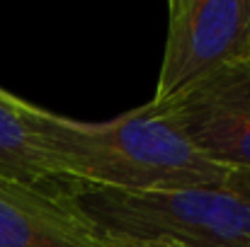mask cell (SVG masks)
I'll list each match as a JSON object with an SVG mask.
<instances>
[{
  "label": "cell",
  "instance_id": "6da1fadb",
  "mask_svg": "<svg viewBox=\"0 0 250 247\" xmlns=\"http://www.w3.org/2000/svg\"><path fill=\"white\" fill-rule=\"evenodd\" d=\"M42 146L56 187L63 182L114 191H170L221 187L211 165L167 119L144 104L109 121H76L42 112Z\"/></svg>",
  "mask_w": 250,
  "mask_h": 247
},
{
  "label": "cell",
  "instance_id": "7a4b0ae2",
  "mask_svg": "<svg viewBox=\"0 0 250 247\" xmlns=\"http://www.w3.org/2000/svg\"><path fill=\"white\" fill-rule=\"evenodd\" d=\"M51 191L100 238L166 247H250V206L221 187L114 191L63 182Z\"/></svg>",
  "mask_w": 250,
  "mask_h": 247
},
{
  "label": "cell",
  "instance_id": "3957f363",
  "mask_svg": "<svg viewBox=\"0 0 250 247\" xmlns=\"http://www.w3.org/2000/svg\"><path fill=\"white\" fill-rule=\"evenodd\" d=\"M158 107L250 206V61L229 66Z\"/></svg>",
  "mask_w": 250,
  "mask_h": 247
},
{
  "label": "cell",
  "instance_id": "277c9868",
  "mask_svg": "<svg viewBox=\"0 0 250 247\" xmlns=\"http://www.w3.org/2000/svg\"><path fill=\"white\" fill-rule=\"evenodd\" d=\"M250 61V0H170L163 61L148 104Z\"/></svg>",
  "mask_w": 250,
  "mask_h": 247
},
{
  "label": "cell",
  "instance_id": "5b68a950",
  "mask_svg": "<svg viewBox=\"0 0 250 247\" xmlns=\"http://www.w3.org/2000/svg\"><path fill=\"white\" fill-rule=\"evenodd\" d=\"M0 247H109L54 191L0 177Z\"/></svg>",
  "mask_w": 250,
  "mask_h": 247
},
{
  "label": "cell",
  "instance_id": "8992f818",
  "mask_svg": "<svg viewBox=\"0 0 250 247\" xmlns=\"http://www.w3.org/2000/svg\"><path fill=\"white\" fill-rule=\"evenodd\" d=\"M42 112L0 87V177L51 191L56 179L42 146Z\"/></svg>",
  "mask_w": 250,
  "mask_h": 247
},
{
  "label": "cell",
  "instance_id": "52a82bcc",
  "mask_svg": "<svg viewBox=\"0 0 250 247\" xmlns=\"http://www.w3.org/2000/svg\"><path fill=\"white\" fill-rule=\"evenodd\" d=\"M109 247H166V245H148V243H129V240H112V238H102Z\"/></svg>",
  "mask_w": 250,
  "mask_h": 247
}]
</instances>
